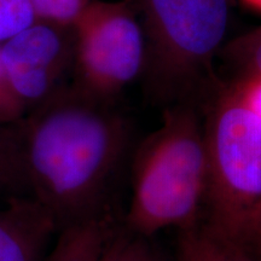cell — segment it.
Masks as SVG:
<instances>
[{"label":"cell","mask_w":261,"mask_h":261,"mask_svg":"<svg viewBox=\"0 0 261 261\" xmlns=\"http://www.w3.org/2000/svg\"><path fill=\"white\" fill-rule=\"evenodd\" d=\"M231 87L243 103L261 117V77L241 76Z\"/></svg>","instance_id":"15"},{"label":"cell","mask_w":261,"mask_h":261,"mask_svg":"<svg viewBox=\"0 0 261 261\" xmlns=\"http://www.w3.org/2000/svg\"><path fill=\"white\" fill-rule=\"evenodd\" d=\"M31 0H0V44L37 21Z\"/></svg>","instance_id":"12"},{"label":"cell","mask_w":261,"mask_h":261,"mask_svg":"<svg viewBox=\"0 0 261 261\" xmlns=\"http://www.w3.org/2000/svg\"><path fill=\"white\" fill-rule=\"evenodd\" d=\"M175 261H256L201 223L179 232Z\"/></svg>","instance_id":"8"},{"label":"cell","mask_w":261,"mask_h":261,"mask_svg":"<svg viewBox=\"0 0 261 261\" xmlns=\"http://www.w3.org/2000/svg\"><path fill=\"white\" fill-rule=\"evenodd\" d=\"M24 116L25 112L11 89L0 54V122L11 125Z\"/></svg>","instance_id":"14"},{"label":"cell","mask_w":261,"mask_h":261,"mask_svg":"<svg viewBox=\"0 0 261 261\" xmlns=\"http://www.w3.org/2000/svg\"><path fill=\"white\" fill-rule=\"evenodd\" d=\"M207 185L201 223L261 261V117L232 87L204 103Z\"/></svg>","instance_id":"4"},{"label":"cell","mask_w":261,"mask_h":261,"mask_svg":"<svg viewBox=\"0 0 261 261\" xmlns=\"http://www.w3.org/2000/svg\"><path fill=\"white\" fill-rule=\"evenodd\" d=\"M227 56L242 69V76L261 77V32L247 33L226 46Z\"/></svg>","instance_id":"13"},{"label":"cell","mask_w":261,"mask_h":261,"mask_svg":"<svg viewBox=\"0 0 261 261\" xmlns=\"http://www.w3.org/2000/svg\"><path fill=\"white\" fill-rule=\"evenodd\" d=\"M27 195L29 192L19 156L16 123H11L0 128V205Z\"/></svg>","instance_id":"9"},{"label":"cell","mask_w":261,"mask_h":261,"mask_svg":"<svg viewBox=\"0 0 261 261\" xmlns=\"http://www.w3.org/2000/svg\"><path fill=\"white\" fill-rule=\"evenodd\" d=\"M243 2L254 9L261 10V0H243Z\"/></svg>","instance_id":"16"},{"label":"cell","mask_w":261,"mask_h":261,"mask_svg":"<svg viewBox=\"0 0 261 261\" xmlns=\"http://www.w3.org/2000/svg\"><path fill=\"white\" fill-rule=\"evenodd\" d=\"M132 155L122 226L151 238L200 223L208 169L201 106L188 102L163 108L161 125Z\"/></svg>","instance_id":"2"},{"label":"cell","mask_w":261,"mask_h":261,"mask_svg":"<svg viewBox=\"0 0 261 261\" xmlns=\"http://www.w3.org/2000/svg\"><path fill=\"white\" fill-rule=\"evenodd\" d=\"M6 125H5V123H2V122H0V128H3V127H5Z\"/></svg>","instance_id":"17"},{"label":"cell","mask_w":261,"mask_h":261,"mask_svg":"<svg viewBox=\"0 0 261 261\" xmlns=\"http://www.w3.org/2000/svg\"><path fill=\"white\" fill-rule=\"evenodd\" d=\"M38 19L73 27L92 0H31Z\"/></svg>","instance_id":"11"},{"label":"cell","mask_w":261,"mask_h":261,"mask_svg":"<svg viewBox=\"0 0 261 261\" xmlns=\"http://www.w3.org/2000/svg\"><path fill=\"white\" fill-rule=\"evenodd\" d=\"M255 31H257V32H261V25H260V27H257V28L255 29Z\"/></svg>","instance_id":"18"},{"label":"cell","mask_w":261,"mask_h":261,"mask_svg":"<svg viewBox=\"0 0 261 261\" xmlns=\"http://www.w3.org/2000/svg\"><path fill=\"white\" fill-rule=\"evenodd\" d=\"M149 240L127 231L120 220L108 240L102 261H163Z\"/></svg>","instance_id":"10"},{"label":"cell","mask_w":261,"mask_h":261,"mask_svg":"<svg viewBox=\"0 0 261 261\" xmlns=\"http://www.w3.org/2000/svg\"><path fill=\"white\" fill-rule=\"evenodd\" d=\"M58 227L50 212L32 196L0 205V261H42Z\"/></svg>","instance_id":"7"},{"label":"cell","mask_w":261,"mask_h":261,"mask_svg":"<svg viewBox=\"0 0 261 261\" xmlns=\"http://www.w3.org/2000/svg\"><path fill=\"white\" fill-rule=\"evenodd\" d=\"M145 38V96L167 108L204 106L219 91L214 58L225 40L228 0H129Z\"/></svg>","instance_id":"3"},{"label":"cell","mask_w":261,"mask_h":261,"mask_svg":"<svg viewBox=\"0 0 261 261\" xmlns=\"http://www.w3.org/2000/svg\"><path fill=\"white\" fill-rule=\"evenodd\" d=\"M9 83L25 115L65 86L74 67V31L37 19L0 45Z\"/></svg>","instance_id":"6"},{"label":"cell","mask_w":261,"mask_h":261,"mask_svg":"<svg viewBox=\"0 0 261 261\" xmlns=\"http://www.w3.org/2000/svg\"><path fill=\"white\" fill-rule=\"evenodd\" d=\"M75 86L103 99L119 94L142 75L145 38L135 6L97 2L73 24Z\"/></svg>","instance_id":"5"},{"label":"cell","mask_w":261,"mask_h":261,"mask_svg":"<svg viewBox=\"0 0 261 261\" xmlns=\"http://www.w3.org/2000/svg\"><path fill=\"white\" fill-rule=\"evenodd\" d=\"M28 192L58 230L114 212L133 126L117 100L63 86L16 122Z\"/></svg>","instance_id":"1"}]
</instances>
